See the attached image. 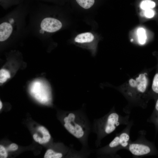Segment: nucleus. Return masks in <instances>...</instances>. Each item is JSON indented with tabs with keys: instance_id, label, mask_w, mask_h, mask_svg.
<instances>
[{
	"instance_id": "f257e3e1",
	"label": "nucleus",
	"mask_w": 158,
	"mask_h": 158,
	"mask_svg": "<svg viewBox=\"0 0 158 158\" xmlns=\"http://www.w3.org/2000/svg\"><path fill=\"white\" fill-rule=\"evenodd\" d=\"M149 84L148 73L145 71L116 87L128 102L123 109L125 113L130 114L133 108L135 107L146 108L149 99Z\"/></svg>"
},
{
	"instance_id": "4be33fe9",
	"label": "nucleus",
	"mask_w": 158,
	"mask_h": 158,
	"mask_svg": "<svg viewBox=\"0 0 158 158\" xmlns=\"http://www.w3.org/2000/svg\"><path fill=\"white\" fill-rule=\"evenodd\" d=\"M155 110L158 113V98L156 101L155 105Z\"/></svg>"
},
{
	"instance_id": "20e7f679",
	"label": "nucleus",
	"mask_w": 158,
	"mask_h": 158,
	"mask_svg": "<svg viewBox=\"0 0 158 158\" xmlns=\"http://www.w3.org/2000/svg\"><path fill=\"white\" fill-rule=\"evenodd\" d=\"M25 1L18 5L11 13L4 17L0 23V41H7L13 37H16L20 32L25 16L20 13L24 8Z\"/></svg>"
},
{
	"instance_id": "5701e85b",
	"label": "nucleus",
	"mask_w": 158,
	"mask_h": 158,
	"mask_svg": "<svg viewBox=\"0 0 158 158\" xmlns=\"http://www.w3.org/2000/svg\"><path fill=\"white\" fill-rule=\"evenodd\" d=\"M30 1H43V2H46V1H51V0H29Z\"/></svg>"
},
{
	"instance_id": "6e6552de",
	"label": "nucleus",
	"mask_w": 158,
	"mask_h": 158,
	"mask_svg": "<svg viewBox=\"0 0 158 158\" xmlns=\"http://www.w3.org/2000/svg\"><path fill=\"white\" fill-rule=\"evenodd\" d=\"M36 24V31L40 35L46 36L48 33L56 32L62 26L61 22L55 18L47 16L45 14L39 19Z\"/></svg>"
},
{
	"instance_id": "1a4fd4ad",
	"label": "nucleus",
	"mask_w": 158,
	"mask_h": 158,
	"mask_svg": "<svg viewBox=\"0 0 158 158\" xmlns=\"http://www.w3.org/2000/svg\"><path fill=\"white\" fill-rule=\"evenodd\" d=\"M94 39L93 35L91 32H86L78 35L74 39L77 43L83 44L92 42Z\"/></svg>"
},
{
	"instance_id": "b1692460",
	"label": "nucleus",
	"mask_w": 158,
	"mask_h": 158,
	"mask_svg": "<svg viewBox=\"0 0 158 158\" xmlns=\"http://www.w3.org/2000/svg\"><path fill=\"white\" fill-rule=\"evenodd\" d=\"M3 105L2 102L1 101H0V109H1Z\"/></svg>"
},
{
	"instance_id": "a211bd4d",
	"label": "nucleus",
	"mask_w": 158,
	"mask_h": 158,
	"mask_svg": "<svg viewBox=\"0 0 158 158\" xmlns=\"http://www.w3.org/2000/svg\"><path fill=\"white\" fill-rule=\"evenodd\" d=\"M144 15L146 18H151L154 16V12L152 9H149L145 10L143 12Z\"/></svg>"
},
{
	"instance_id": "4468645a",
	"label": "nucleus",
	"mask_w": 158,
	"mask_h": 158,
	"mask_svg": "<svg viewBox=\"0 0 158 158\" xmlns=\"http://www.w3.org/2000/svg\"><path fill=\"white\" fill-rule=\"evenodd\" d=\"M155 6V3L151 0H143L140 4V8L144 10L152 9Z\"/></svg>"
},
{
	"instance_id": "7ed1b4c3",
	"label": "nucleus",
	"mask_w": 158,
	"mask_h": 158,
	"mask_svg": "<svg viewBox=\"0 0 158 158\" xmlns=\"http://www.w3.org/2000/svg\"><path fill=\"white\" fill-rule=\"evenodd\" d=\"M130 114L122 116L116 112L113 107L103 117L95 119L92 125V131L96 135V146H99L102 140L113 132L118 126L127 125L130 121Z\"/></svg>"
},
{
	"instance_id": "2eb2a0df",
	"label": "nucleus",
	"mask_w": 158,
	"mask_h": 158,
	"mask_svg": "<svg viewBox=\"0 0 158 158\" xmlns=\"http://www.w3.org/2000/svg\"><path fill=\"white\" fill-rule=\"evenodd\" d=\"M78 4L82 8L87 9L94 4L95 0H76Z\"/></svg>"
},
{
	"instance_id": "f03ea898",
	"label": "nucleus",
	"mask_w": 158,
	"mask_h": 158,
	"mask_svg": "<svg viewBox=\"0 0 158 158\" xmlns=\"http://www.w3.org/2000/svg\"><path fill=\"white\" fill-rule=\"evenodd\" d=\"M63 126L81 144L82 149L89 150L88 139L92 131V125L83 110L67 111L63 117Z\"/></svg>"
},
{
	"instance_id": "39448f33",
	"label": "nucleus",
	"mask_w": 158,
	"mask_h": 158,
	"mask_svg": "<svg viewBox=\"0 0 158 158\" xmlns=\"http://www.w3.org/2000/svg\"><path fill=\"white\" fill-rule=\"evenodd\" d=\"M133 124V120L130 121L126 127L121 132L116 133L109 143L96 150L97 155L102 157L121 158L117 152L120 150L126 149L131 141L130 133Z\"/></svg>"
},
{
	"instance_id": "ddd939ff",
	"label": "nucleus",
	"mask_w": 158,
	"mask_h": 158,
	"mask_svg": "<svg viewBox=\"0 0 158 158\" xmlns=\"http://www.w3.org/2000/svg\"><path fill=\"white\" fill-rule=\"evenodd\" d=\"M138 41L139 44L142 45L145 44L147 39L145 30L142 28H140L137 30Z\"/></svg>"
},
{
	"instance_id": "f3484780",
	"label": "nucleus",
	"mask_w": 158,
	"mask_h": 158,
	"mask_svg": "<svg viewBox=\"0 0 158 158\" xmlns=\"http://www.w3.org/2000/svg\"><path fill=\"white\" fill-rule=\"evenodd\" d=\"M63 156L61 153H56L52 149H49L46 151L44 156L45 158H61Z\"/></svg>"
},
{
	"instance_id": "f8f14e48",
	"label": "nucleus",
	"mask_w": 158,
	"mask_h": 158,
	"mask_svg": "<svg viewBox=\"0 0 158 158\" xmlns=\"http://www.w3.org/2000/svg\"><path fill=\"white\" fill-rule=\"evenodd\" d=\"M151 92L158 95V66L153 79L151 91L149 92L148 97L149 94Z\"/></svg>"
},
{
	"instance_id": "9d476101",
	"label": "nucleus",
	"mask_w": 158,
	"mask_h": 158,
	"mask_svg": "<svg viewBox=\"0 0 158 158\" xmlns=\"http://www.w3.org/2000/svg\"><path fill=\"white\" fill-rule=\"evenodd\" d=\"M42 135V138L39 137L38 142L40 144L45 143L49 142L51 138V135L48 131L44 127L41 126L38 128Z\"/></svg>"
},
{
	"instance_id": "412c9836",
	"label": "nucleus",
	"mask_w": 158,
	"mask_h": 158,
	"mask_svg": "<svg viewBox=\"0 0 158 158\" xmlns=\"http://www.w3.org/2000/svg\"><path fill=\"white\" fill-rule=\"evenodd\" d=\"M39 137V136L36 134H35L33 135V138L34 139L35 141L37 142H38Z\"/></svg>"
},
{
	"instance_id": "dca6fc26",
	"label": "nucleus",
	"mask_w": 158,
	"mask_h": 158,
	"mask_svg": "<svg viewBox=\"0 0 158 158\" xmlns=\"http://www.w3.org/2000/svg\"><path fill=\"white\" fill-rule=\"evenodd\" d=\"M10 73L9 71L5 69H1L0 70V83L2 84L5 82L10 78Z\"/></svg>"
},
{
	"instance_id": "423d86ee",
	"label": "nucleus",
	"mask_w": 158,
	"mask_h": 158,
	"mask_svg": "<svg viewBox=\"0 0 158 158\" xmlns=\"http://www.w3.org/2000/svg\"><path fill=\"white\" fill-rule=\"evenodd\" d=\"M29 89L31 95L39 102L48 104L51 102V88L45 80L41 79L34 80L30 84Z\"/></svg>"
},
{
	"instance_id": "aec40b11",
	"label": "nucleus",
	"mask_w": 158,
	"mask_h": 158,
	"mask_svg": "<svg viewBox=\"0 0 158 158\" xmlns=\"http://www.w3.org/2000/svg\"><path fill=\"white\" fill-rule=\"evenodd\" d=\"M18 148V146L17 144L15 143H12L8 147L7 150L11 151H15L17 150Z\"/></svg>"
},
{
	"instance_id": "6ab92c4d",
	"label": "nucleus",
	"mask_w": 158,
	"mask_h": 158,
	"mask_svg": "<svg viewBox=\"0 0 158 158\" xmlns=\"http://www.w3.org/2000/svg\"><path fill=\"white\" fill-rule=\"evenodd\" d=\"M8 154L5 148L1 145H0V158H6L7 157Z\"/></svg>"
},
{
	"instance_id": "9b49d317",
	"label": "nucleus",
	"mask_w": 158,
	"mask_h": 158,
	"mask_svg": "<svg viewBox=\"0 0 158 158\" xmlns=\"http://www.w3.org/2000/svg\"><path fill=\"white\" fill-rule=\"evenodd\" d=\"M25 0H0L1 6L4 9H6L14 5H18Z\"/></svg>"
},
{
	"instance_id": "0eeeda50",
	"label": "nucleus",
	"mask_w": 158,
	"mask_h": 158,
	"mask_svg": "<svg viewBox=\"0 0 158 158\" xmlns=\"http://www.w3.org/2000/svg\"><path fill=\"white\" fill-rule=\"evenodd\" d=\"M139 136L135 141H131L126 150L129 151L135 157H143L150 154L151 147L145 137V130L139 132Z\"/></svg>"
}]
</instances>
